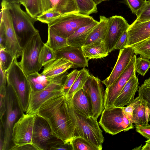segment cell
Segmentation results:
<instances>
[{
  "instance_id": "6da1fadb",
  "label": "cell",
  "mask_w": 150,
  "mask_h": 150,
  "mask_svg": "<svg viewBox=\"0 0 150 150\" xmlns=\"http://www.w3.org/2000/svg\"><path fill=\"white\" fill-rule=\"evenodd\" d=\"M36 114L47 121L54 136L65 143H71L74 138V128L65 95L62 90L44 101Z\"/></svg>"
},
{
  "instance_id": "7a4b0ae2",
  "label": "cell",
  "mask_w": 150,
  "mask_h": 150,
  "mask_svg": "<svg viewBox=\"0 0 150 150\" xmlns=\"http://www.w3.org/2000/svg\"><path fill=\"white\" fill-rule=\"evenodd\" d=\"M66 99L74 128V138L82 137L92 143L99 150H102L104 138L97 120L91 116H85L77 112L70 101Z\"/></svg>"
},
{
  "instance_id": "3957f363",
  "label": "cell",
  "mask_w": 150,
  "mask_h": 150,
  "mask_svg": "<svg viewBox=\"0 0 150 150\" xmlns=\"http://www.w3.org/2000/svg\"><path fill=\"white\" fill-rule=\"evenodd\" d=\"M20 3H9L8 5L13 28L19 43L22 50L32 38L39 33L34 26L37 18L31 16L23 10Z\"/></svg>"
},
{
  "instance_id": "277c9868",
  "label": "cell",
  "mask_w": 150,
  "mask_h": 150,
  "mask_svg": "<svg viewBox=\"0 0 150 150\" xmlns=\"http://www.w3.org/2000/svg\"><path fill=\"white\" fill-rule=\"evenodd\" d=\"M7 83L12 87L16 96L24 112L29 104L31 93L27 76L14 57L12 64L6 71Z\"/></svg>"
},
{
  "instance_id": "5b68a950",
  "label": "cell",
  "mask_w": 150,
  "mask_h": 150,
  "mask_svg": "<svg viewBox=\"0 0 150 150\" xmlns=\"http://www.w3.org/2000/svg\"><path fill=\"white\" fill-rule=\"evenodd\" d=\"M6 88V108L3 124L2 125L4 133L2 150H9L10 149L13 126L24 113L11 85L7 83Z\"/></svg>"
},
{
  "instance_id": "8992f818",
  "label": "cell",
  "mask_w": 150,
  "mask_h": 150,
  "mask_svg": "<svg viewBox=\"0 0 150 150\" xmlns=\"http://www.w3.org/2000/svg\"><path fill=\"white\" fill-rule=\"evenodd\" d=\"M94 19L88 15L72 13L61 15L48 24V28L55 34L67 39L80 27Z\"/></svg>"
},
{
  "instance_id": "52a82bcc",
  "label": "cell",
  "mask_w": 150,
  "mask_h": 150,
  "mask_svg": "<svg viewBox=\"0 0 150 150\" xmlns=\"http://www.w3.org/2000/svg\"><path fill=\"white\" fill-rule=\"evenodd\" d=\"M122 108L111 106L104 108L98 123L106 133L115 135L134 128Z\"/></svg>"
},
{
  "instance_id": "ba28073f",
  "label": "cell",
  "mask_w": 150,
  "mask_h": 150,
  "mask_svg": "<svg viewBox=\"0 0 150 150\" xmlns=\"http://www.w3.org/2000/svg\"><path fill=\"white\" fill-rule=\"evenodd\" d=\"M39 33L34 36L22 50L19 64L27 75L38 71L42 66L38 61L40 52L44 45Z\"/></svg>"
},
{
  "instance_id": "9c48e42d",
  "label": "cell",
  "mask_w": 150,
  "mask_h": 150,
  "mask_svg": "<svg viewBox=\"0 0 150 150\" xmlns=\"http://www.w3.org/2000/svg\"><path fill=\"white\" fill-rule=\"evenodd\" d=\"M36 116L35 113H24L15 123L11 138L13 145L20 146L33 144V132Z\"/></svg>"
},
{
  "instance_id": "30bf717a",
  "label": "cell",
  "mask_w": 150,
  "mask_h": 150,
  "mask_svg": "<svg viewBox=\"0 0 150 150\" xmlns=\"http://www.w3.org/2000/svg\"><path fill=\"white\" fill-rule=\"evenodd\" d=\"M102 81L98 77L90 74L82 88L88 95L92 106L91 117L97 120L104 108V92Z\"/></svg>"
},
{
  "instance_id": "8fae6325",
  "label": "cell",
  "mask_w": 150,
  "mask_h": 150,
  "mask_svg": "<svg viewBox=\"0 0 150 150\" xmlns=\"http://www.w3.org/2000/svg\"><path fill=\"white\" fill-rule=\"evenodd\" d=\"M67 72L53 78L50 84L42 90L31 92L29 107L26 113H35L43 103L51 96L62 90Z\"/></svg>"
},
{
  "instance_id": "7c38bea8",
  "label": "cell",
  "mask_w": 150,
  "mask_h": 150,
  "mask_svg": "<svg viewBox=\"0 0 150 150\" xmlns=\"http://www.w3.org/2000/svg\"><path fill=\"white\" fill-rule=\"evenodd\" d=\"M137 59L134 54L128 65L115 82L109 87L106 88L104 92V108L113 106L115 100L121 92L125 84L135 73V65Z\"/></svg>"
},
{
  "instance_id": "4fadbf2b",
  "label": "cell",
  "mask_w": 150,
  "mask_h": 150,
  "mask_svg": "<svg viewBox=\"0 0 150 150\" xmlns=\"http://www.w3.org/2000/svg\"><path fill=\"white\" fill-rule=\"evenodd\" d=\"M129 26L127 21L122 16L116 15L108 18L104 41L109 53L112 51L120 37Z\"/></svg>"
},
{
  "instance_id": "5bb4252c",
  "label": "cell",
  "mask_w": 150,
  "mask_h": 150,
  "mask_svg": "<svg viewBox=\"0 0 150 150\" xmlns=\"http://www.w3.org/2000/svg\"><path fill=\"white\" fill-rule=\"evenodd\" d=\"M4 2L5 7L2 21L5 25L6 34L5 49L17 58L21 56L23 50L19 43L13 28L11 15L8 8V3L5 1Z\"/></svg>"
},
{
  "instance_id": "9a60e30c",
  "label": "cell",
  "mask_w": 150,
  "mask_h": 150,
  "mask_svg": "<svg viewBox=\"0 0 150 150\" xmlns=\"http://www.w3.org/2000/svg\"><path fill=\"white\" fill-rule=\"evenodd\" d=\"M54 137L47 121L37 115L33 132V144L39 150H47V145Z\"/></svg>"
},
{
  "instance_id": "2e32d148",
  "label": "cell",
  "mask_w": 150,
  "mask_h": 150,
  "mask_svg": "<svg viewBox=\"0 0 150 150\" xmlns=\"http://www.w3.org/2000/svg\"><path fill=\"white\" fill-rule=\"evenodd\" d=\"M134 52L132 47H127L120 50L115 65L110 75L102 81L106 87L114 83L129 64Z\"/></svg>"
},
{
  "instance_id": "e0dca14e",
  "label": "cell",
  "mask_w": 150,
  "mask_h": 150,
  "mask_svg": "<svg viewBox=\"0 0 150 150\" xmlns=\"http://www.w3.org/2000/svg\"><path fill=\"white\" fill-rule=\"evenodd\" d=\"M127 31V41L125 47H132L150 37V21L144 22L135 21Z\"/></svg>"
},
{
  "instance_id": "ac0fdd59",
  "label": "cell",
  "mask_w": 150,
  "mask_h": 150,
  "mask_svg": "<svg viewBox=\"0 0 150 150\" xmlns=\"http://www.w3.org/2000/svg\"><path fill=\"white\" fill-rule=\"evenodd\" d=\"M56 58H64L72 63V68L88 66L89 60L86 57L81 47L68 46L55 52Z\"/></svg>"
},
{
  "instance_id": "d6986e66",
  "label": "cell",
  "mask_w": 150,
  "mask_h": 150,
  "mask_svg": "<svg viewBox=\"0 0 150 150\" xmlns=\"http://www.w3.org/2000/svg\"><path fill=\"white\" fill-rule=\"evenodd\" d=\"M139 84L136 73L130 78L114 102L113 106L123 107L131 104L134 99L135 94L138 91Z\"/></svg>"
},
{
  "instance_id": "ffe728a7",
  "label": "cell",
  "mask_w": 150,
  "mask_h": 150,
  "mask_svg": "<svg viewBox=\"0 0 150 150\" xmlns=\"http://www.w3.org/2000/svg\"><path fill=\"white\" fill-rule=\"evenodd\" d=\"M73 64L64 58H56L44 66L42 75L48 79H52L67 72L73 68Z\"/></svg>"
},
{
  "instance_id": "44dd1931",
  "label": "cell",
  "mask_w": 150,
  "mask_h": 150,
  "mask_svg": "<svg viewBox=\"0 0 150 150\" xmlns=\"http://www.w3.org/2000/svg\"><path fill=\"white\" fill-rule=\"evenodd\" d=\"M70 100L77 112L85 116H91V101L88 95L83 88L76 93Z\"/></svg>"
},
{
  "instance_id": "7402d4cb",
  "label": "cell",
  "mask_w": 150,
  "mask_h": 150,
  "mask_svg": "<svg viewBox=\"0 0 150 150\" xmlns=\"http://www.w3.org/2000/svg\"><path fill=\"white\" fill-rule=\"evenodd\" d=\"M99 23L94 20L91 23L81 27L67 39L69 46L81 47L88 35Z\"/></svg>"
},
{
  "instance_id": "603a6c76",
  "label": "cell",
  "mask_w": 150,
  "mask_h": 150,
  "mask_svg": "<svg viewBox=\"0 0 150 150\" xmlns=\"http://www.w3.org/2000/svg\"><path fill=\"white\" fill-rule=\"evenodd\" d=\"M84 56L89 59L103 58L108 55L104 40H101L81 47Z\"/></svg>"
},
{
  "instance_id": "cb8c5ba5",
  "label": "cell",
  "mask_w": 150,
  "mask_h": 150,
  "mask_svg": "<svg viewBox=\"0 0 150 150\" xmlns=\"http://www.w3.org/2000/svg\"><path fill=\"white\" fill-rule=\"evenodd\" d=\"M134 100L135 104L132 123H134L135 126L148 124L150 110L139 96L134 99Z\"/></svg>"
},
{
  "instance_id": "d4e9b609",
  "label": "cell",
  "mask_w": 150,
  "mask_h": 150,
  "mask_svg": "<svg viewBox=\"0 0 150 150\" xmlns=\"http://www.w3.org/2000/svg\"><path fill=\"white\" fill-rule=\"evenodd\" d=\"M99 18L98 23L90 33L84 45L101 40H104L107 31L108 18L103 16H100Z\"/></svg>"
},
{
  "instance_id": "484cf974",
  "label": "cell",
  "mask_w": 150,
  "mask_h": 150,
  "mask_svg": "<svg viewBox=\"0 0 150 150\" xmlns=\"http://www.w3.org/2000/svg\"><path fill=\"white\" fill-rule=\"evenodd\" d=\"M49 11H57L61 15L79 13L75 0H53L52 8Z\"/></svg>"
},
{
  "instance_id": "4316f807",
  "label": "cell",
  "mask_w": 150,
  "mask_h": 150,
  "mask_svg": "<svg viewBox=\"0 0 150 150\" xmlns=\"http://www.w3.org/2000/svg\"><path fill=\"white\" fill-rule=\"evenodd\" d=\"M27 77L31 92L38 91L44 89L50 84L52 79H47L38 72L29 74Z\"/></svg>"
},
{
  "instance_id": "83f0119b",
  "label": "cell",
  "mask_w": 150,
  "mask_h": 150,
  "mask_svg": "<svg viewBox=\"0 0 150 150\" xmlns=\"http://www.w3.org/2000/svg\"><path fill=\"white\" fill-rule=\"evenodd\" d=\"M90 74L88 70L85 68L80 70L73 84L65 96L67 100H71L75 93L82 88Z\"/></svg>"
},
{
  "instance_id": "f1b7e54d",
  "label": "cell",
  "mask_w": 150,
  "mask_h": 150,
  "mask_svg": "<svg viewBox=\"0 0 150 150\" xmlns=\"http://www.w3.org/2000/svg\"><path fill=\"white\" fill-rule=\"evenodd\" d=\"M45 44L54 52L69 46L67 39L55 34L49 28L48 39Z\"/></svg>"
},
{
  "instance_id": "f546056e",
  "label": "cell",
  "mask_w": 150,
  "mask_h": 150,
  "mask_svg": "<svg viewBox=\"0 0 150 150\" xmlns=\"http://www.w3.org/2000/svg\"><path fill=\"white\" fill-rule=\"evenodd\" d=\"M79 13L88 15L98 12L97 4L93 0H75Z\"/></svg>"
},
{
  "instance_id": "4dcf8cb0",
  "label": "cell",
  "mask_w": 150,
  "mask_h": 150,
  "mask_svg": "<svg viewBox=\"0 0 150 150\" xmlns=\"http://www.w3.org/2000/svg\"><path fill=\"white\" fill-rule=\"evenodd\" d=\"M132 47L134 54L140 57L150 59V38L138 43Z\"/></svg>"
},
{
  "instance_id": "1f68e13d",
  "label": "cell",
  "mask_w": 150,
  "mask_h": 150,
  "mask_svg": "<svg viewBox=\"0 0 150 150\" xmlns=\"http://www.w3.org/2000/svg\"><path fill=\"white\" fill-rule=\"evenodd\" d=\"M56 59L55 52L44 43L39 54L38 61L43 67Z\"/></svg>"
},
{
  "instance_id": "d6a6232c",
  "label": "cell",
  "mask_w": 150,
  "mask_h": 150,
  "mask_svg": "<svg viewBox=\"0 0 150 150\" xmlns=\"http://www.w3.org/2000/svg\"><path fill=\"white\" fill-rule=\"evenodd\" d=\"M138 96L143 101L150 110V77L146 79L139 88ZM149 122L150 121V114Z\"/></svg>"
},
{
  "instance_id": "836d02e7",
  "label": "cell",
  "mask_w": 150,
  "mask_h": 150,
  "mask_svg": "<svg viewBox=\"0 0 150 150\" xmlns=\"http://www.w3.org/2000/svg\"><path fill=\"white\" fill-rule=\"evenodd\" d=\"M71 143L73 150H99L91 142L81 137L74 138Z\"/></svg>"
},
{
  "instance_id": "e575fe53",
  "label": "cell",
  "mask_w": 150,
  "mask_h": 150,
  "mask_svg": "<svg viewBox=\"0 0 150 150\" xmlns=\"http://www.w3.org/2000/svg\"><path fill=\"white\" fill-rule=\"evenodd\" d=\"M25 7L26 12L33 18H36L42 13L41 0H28Z\"/></svg>"
},
{
  "instance_id": "d590c367",
  "label": "cell",
  "mask_w": 150,
  "mask_h": 150,
  "mask_svg": "<svg viewBox=\"0 0 150 150\" xmlns=\"http://www.w3.org/2000/svg\"><path fill=\"white\" fill-rule=\"evenodd\" d=\"M73 150V149L71 143H65L55 137L47 146V150Z\"/></svg>"
},
{
  "instance_id": "8d00e7d4",
  "label": "cell",
  "mask_w": 150,
  "mask_h": 150,
  "mask_svg": "<svg viewBox=\"0 0 150 150\" xmlns=\"http://www.w3.org/2000/svg\"><path fill=\"white\" fill-rule=\"evenodd\" d=\"M14 57L5 49H0V66L6 71L11 65Z\"/></svg>"
},
{
  "instance_id": "74e56055",
  "label": "cell",
  "mask_w": 150,
  "mask_h": 150,
  "mask_svg": "<svg viewBox=\"0 0 150 150\" xmlns=\"http://www.w3.org/2000/svg\"><path fill=\"white\" fill-rule=\"evenodd\" d=\"M135 68L136 72L144 76L150 68V61L148 59L140 56L137 58Z\"/></svg>"
},
{
  "instance_id": "f35d334b",
  "label": "cell",
  "mask_w": 150,
  "mask_h": 150,
  "mask_svg": "<svg viewBox=\"0 0 150 150\" xmlns=\"http://www.w3.org/2000/svg\"><path fill=\"white\" fill-rule=\"evenodd\" d=\"M80 70H74L67 74L62 89V93L66 96L75 81Z\"/></svg>"
},
{
  "instance_id": "ab89813d",
  "label": "cell",
  "mask_w": 150,
  "mask_h": 150,
  "mask_svg": "<svg viewBox=\"0 0 150 150\" xmlns=\"http://www.w3.org/2000/svg\"><path fill=\"white\" fill-rule=\"evenodd\" d=\"M125 1L132 12L135 14L137 17L147 1L146 0H125Z\"/></svg>"
},
{
  "instance_id": "60d3db41",
  "label": "cell",
  "mask_w": 150,
  "mask_h": 150,
  "mask_svg": "<svg viewBox=\"0 0 150 150\" xmlns=\"http://www.w3.org/2000/svg\"><path fill=\"white\" fill-rule=\"evenodd\" d=\"M6 87L0 88V123L3 124L6 108Z\"/></svg>"
},
{
  "instance_id": "b9f144b4",
  "label": "cell",
  "mask_w": 150,
  "mask_h": 150,
  "mask_svg": "<svg viewBox=\"0 0 150 150\" xmlns=\"http://www.w3.org/2000/svg\"><path fill=\"white\" fill-rule=\"evenodd\" d=\"M61 15L57 11H49L39 15L37 18L38 21L48 24Z\"/></svg>"
},
{
  "instance_id": "7bdbcfd3",
  "label": "cell",
  "mask_w": 150,
  "mask_h": 150,
  "mask_svg": "<svg viewBox=\"0 0 150 150\" xmlns=\"http://www.w3.org/2000/svg\"><path fill=\"white\" fill-rule=\"evenodd\" d=\"M135 21L139 22L150 21V0L146 1L145 5Z\"/></svg>"
},
{
  "instance_id": "ee69618b",
  "label": "cell",
  "mask_w": 150,
  "mask_h": 150,
  "mask_svg": "<svg viewBox=\"0 0 150 150\" xmlns=\"http://www.w3.org/2000/svg\"><path fill=\"white\" fill-rule=\"evenodd\" d=\"M136 130L147 140L150 139V125L147 124L135 126Z\"/></svg>"
},
{
  "instance_id": "f6af8a7d",
  "label": "cell",
  "mask_w": 150,
  "mask_h": 150,
  "mask_svg": "<svg viewBox=\"0 0 150 150\" xmlns=\"http://www.w3.org/2000/svg\"><path fill=\"white\" fill-rule=\"evenodd\" d=\"M127 30L125 31L120 37L113 47L112 51L115 50H121L125 48L127 41Z\"/></svg>"
},
{
  "instance_id": "bcb514c9",
  "label": "cell",
  "mask_w": 150,
  "mask_h": 150,
  "mask_svg": "<svg viewBox=\"0 0 150 150\" xmlns=\"http://www.w3.org/2000/svg\"><path fill=\"white\" fill-rule=\"evenodd\" d=\"M6 43V34L5 25L3 21L0 24V49H5Z\"/></svg>"
},
{
  "instance_id": "7dc6e473",
  "label": "cell",
  "mask_w": 150,
  "mask_h": 150,
  "mask_svg": "<svg viewBox=\"0 0 150 150\" xmlns=\"http://www.w3.org/2000/svg\"><path fill=\"white\" fill-rule=\"evenodd\" d=\"M134 104L135 101L134 99L132 102L129 105L122 108L124 112L132 123Z\"/></svg>"
},
{
  "instance_id": "c3c4849f",
  "label": "cell",
  "mask_w": 150,
  "mask_h": 150,
  "mask_svg": "<svg viewBox=\"0 0 150 150\" xmlns=\"http://www.w3.org/2000/svg\"><path fill=\"white\" fill-rule=\"evenodd\" d=\"M53 0H41L42 13H45L52 9Z\"/></svg>"
},
{
  "instance_id": "681fc988",
  "label": "cell",
  "mask_w": 150,
  "mask_h": 150,
  "mask_svg": "<svg viewBox=\"0 0 150 150\" xmlns=\"http://www.w3.org/2000/svg\"><path fill=\"white\" fill-rule=\"evenodd\" d=\"M10 150H39L33 144H27L21 146L13 145Z\"/></svg>"
},
{
  "instance_id": "f907efd6",
  "label": "cell",
  "mask_w": 150,
  "mask_h": 150,
  "mask_svg": "<svg viewBox=\"0 0 150 150\" xmlns=\"http://www.w3.org/2000/svg\"><path fill=\"white\" fill-rule=\"evenodd\" d=\"M0 88L6 87L7 82L6 71L0 66Z\"/></svg>"
},
{
  "instance_id": "816d5d0a",
  "label": "cell",
  "mask_w": 150,
  "mask_h": 150,
  "mask_svg": "<svg viewBox=\"0 0 150 150\" xmlns=\"http://www.w3.org/2000/svg\"><path fill=\"white\" fill-rule=\"evenodd\" d=\"M4 130L2 124L0 123V150H2L4 142Z\"/></svg>"
},
{
  "instance_id": "f5cc1de1",
  "label": "cell",
  "mask_w": 150,
  "mask_h": 150,
  "mask_svg": "<svg viewBox=\"0 0 150 150\" xmlns=\"http://www.w3.org/2000/svg\"><path fill=\"white\" fill-rule=\"evenodd\" d=\"M145 144L142 147V150H150V139L145 142Z\"/></svg>"
},
{
  "instance_id": "db71d44e",
  "label": "cell",
  "mask_w": 150,
  "mask_h": 150,
  "mask_svg": "<svg viewBox=\"0 0 150 150\" xmlns=\"http://www.w3.org/2000/svg\"><path fill=\"white\" fill-rule=\"evenodd\" d=\"M9 3H20V0H2Z\"/></svg>"
},
{
  "instance_id": "11a10c76",
  "label": "cell",
  "mask_w": 150,
  "mask_h": 150,
  "mask_svg": "<svg viewBox=\"0 0 150 150\" xmlns=\"http://www.w3.org/2000/svg\"><path fill=\"white\" fill-rule=\"evenodd\" d=\"M27 1L28 0H20V3L25 7L27 4Z\"/></svg>"
},
{
  "instance_id": "9f6ffc18",
  "label": "cell",
  "mask_w": 150,
  "mask_h": 150,
  "mask_svg": "<svg viewBox=\"0 0 150 150\" xmlns=\"http://www.w3.org/2000/svg\"><path fill=\"white\" fill-rule=\"evenodd\" d=\"M94 2L96 3V4L98 5L100 3H101L102 1V0H93Z\"/></svg>"
},
{
  "instance_id": "6f0895ef",
  "label": "cell",
  "mask_w": 150,
  "mask_h": 150,
  "mask_svg": "<svg viewBox=\"0 0 150 150\" xmlns=\"http://www.w3.org/2000/svg\"><path fill=\"white\" fill-rule=\"evenodd\" d=\"M142 145L140 146L136 147L134 149H133V150H142Z\"/></svg>"
},
{
  "instance_id": "680465c9",
  "label": "cell",
  "mask_w": 150,
  "mask_h": 150,
  "mask_svg": "<svg viewBox=\"0 0 150 150\" xmlns=\"http://www.w3.org/2000/svg\"><path fill=\"white\" fill-rule=\"evenodd\" d=\"M108 0H102L103 1H108Z\"/></svg>"
},
{
  "instance_id": "91938a15",
  "label": "cell",
  "mask_w": 150,
  "mask_h": 150,
  "mask_svg": "<svg viewBox=\"0 0 150 150\" xmlns=\"http://www.w3.org/2000/svg\"></svg>"
}]
</instances>
